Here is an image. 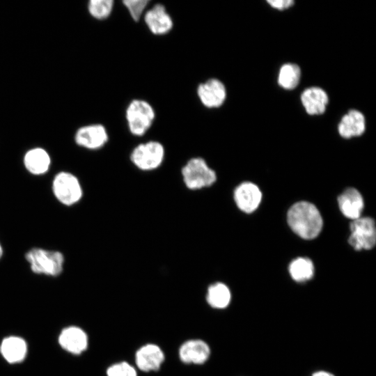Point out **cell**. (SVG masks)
<instances>
[{
    "label": "cell",
    "instance_id": "obj_2",
    "mask_svg": "<svg viewBox=\"0 0 376 376\" xmlns=\"http://www.w3.org/2000/svg\"><path fill=\"white\" fill-rule=\"evenodd\" d=\"M23 257L33 276L56 279L65 274L66 257L61 250L35 246L28 249Z\"/></svg>",
    "mask_w": 376,
    "mask_h": 376
},
{
    "label": "cell",
    "instance_id": "obj_16",
    "mask_svg": "<svg viewBox=\"0 0 376 376\" xmlns=\"http://www.w3.org/2000/svg\"><path fill=\"white\" fill-rule=\"evenodd\" d=\"M210 355L209 345L204 340L199 339L187 340L179 350V357L185 363H204L207 361Z\"/></svg>",
    "mask_w": 376,
    "mask_h": 376
},
{
    "label": "cell",
    "instance_id": "obj_4",
    "mask_svg": "<svg viewBox=\"0 0 376 376\" xmlns=\"http://www.w3.org/2000/svg\"><path fill=\"white\" fill-rule=\"evenodd\" d=\"M180 174L184 186L190 191L209 188L217 180L215 171L200 156L189 158L182 166Z\"/></svg>",
    "mask_w": 376,
    "mask_h": 376
},
{
    "label": "cell",
    "instance_id": "obj_10",
    "mask_svg": "<svg viewBox=\"0 0 376 376\" xmlns=\"http://www.w3.org/2000/svg\"><path fill=\"white\" fill-rule=\"evenodd\" d=\"M57 340L58 345L63 350L74 356L81 354L88 346L86 332L77 325L63 327L60 331Z\"/></svg>",
    "mask_w": 376,
    "mask_h": 376
},
{
    "label": "cell",
    "instance_id": "obj_18",
    "mask_svg": "<svg viewBox=\"0 0 376 376\" xmlns=\"http://www.w3.org/2000/svg\"><path fill=\"white\" fill-rule=\"evenodd\" d=\"M366 130V120L363 113L357 110H350L344 115L338 125L339 134L345 139L361 135Z\"/></svg>",
    "mask_w": 376,
    "mask_h": 376
},
{
    "label": "cell",
    "instance_id": "obj_25",
    "mask_svg": "<svg viewBox=\"0 0 376 376\" xmlns=\"http://www.w3.org/2000/svg\"><path fill=\"white\" fill-rule=\"evenodd\" d=\"M106 374L107 376H137L135 368L125 361L110 366Z\"/></svg>",
    "mask_w": 376,
    "mask_h": 376
},
{
    "label": "cell",
    "instance_id": "obj_14",
    "mask_svg": "<svg viewBox=\"0 0 376 376\" xmlns=\"http://www.w3.org/2000/svg\"><path fill=\"white\" fill-rule=\"evenodd\" d=\"M233 197L240 210L246 213H251L259 206L262 194L257 185L252 182H245L235 188Z\"/></svg>",
    "mask_w": 376,
    "mask_h": 376
},
{
    "label": "cell",
    "instance_id": "obj_17",
    "mask_svg": "<svg viewBox=\"0 0 376 376\" xmlns=\"http://www.w3.org/2000/svg\"><path fill=\"white\" fill-rule=\"evenodd\" d=\"M341 212L347 218L352 220L361 217L364 203L361 194L354 188L345 189L338 198Z\"/></svg>",
    "mask_w": 376,
    "mask_h": 376
},
{
    "label": "cell",
    "instance_id": "obj_23",
    "mask_svg": "<svg viewBox=\"0 0 376 376\" xmlns=\"http://www.w3.org/2000/svg\"><path fill=\"white\" fill-rule=\"evenodd\" d=\"M113 8V0H90L87 3L88 13L97 20H104L109 18Z\"/></svg>",
    "mask_w": 376,
    "mask_h": 376
},
{
    "label": "cell",
    "instance_id": "obj_26",
    "mask_svg": "<svg viewBox=\"0 0 376 376\" xmlns=\"http://www.w3.org/2000/svg\"><path fill=\"white\" fill-rule=\"evenodd\" d=\"M272 8L282 10L292 6L294 1L292 0H268L267 1Z\"/></svg>",
    "mask_w": 376,
    "mask_h": 376
},
{
    "label": "cell",
    "instance_id": "obj_7",
    "mask_svg": "<svg viewBox=\"0 0 376 376\" xmlns=\"http://www.w3.org/2000/svg\"><path fill=\"white\" fill-rule=\"evenodd\" d=\"M21 166L29 176L42 179L48 177L54 170V159L45 147L36 146L26 149L20 158Z\"/></svg>",
    "mask_w": 376,
    "mask_h": 376
},
{
    "label": "cell",
    "instance_id": "obj_8",
    "mask_svg": "<svg viewBox=\"0 0 376 376\" xmlns=\"http://www.w3.org/2000/svg\"><path fill=\"white\" fill-rule=\"evenodd\" d=\"M109 136L105 126L93 123L79 127L74 135L75 145L88 151L102 149L109 142Z\"/></svg>",
    "mask_w": 376,
    "mask_h": 376
},
{
    "label": "cell",
    "instance_id": "obj_21",
    "mask_svg": "<svg viewBox=\"0 0 376 376\" xmlns=\"http://www.w3.org/2000/svg\"><path fill=\"white\" fill-rule=\"evenodd\" d=\"M291 278L298 283L311 279L315 273L313 262L307 258H297L292 260L288 267Z\"/></svg>",
    "mask_w": 376,
    "mask_h": 376
},
{
    "label": "cell",
    "instance_id": "obj_27",
    "mask_svg": "<svg viewBox=\"0 0 376 376\" xmlns=\"http://www.w3.org/2000/svg\"><path fill=\"white\" fill-rule=\"evenodd\" d=\"M311 376H336L331 372L325 370H319L313 372Z\"/></svg>",
    "mask_w": 376,
    "mask_h": 376
},
{
    "label": "cell",
    "instance_id": "obj_28",
    "mask_svg": "<svg viewBox=\"0 0 376 376\" xmlns=\"http://www.w3.org/2000/svg\"><path fill=\"white\" fill-rule=\"evenodd\" d=\"M6 255V250L4 245L0 240V263L3 260Z\"/></svg>",
    "mask_w": 376,
    "mask_h": 376
},
{
    "label": "cell",
    "instance_id": "obj_3",
    "mask_svg": "<svg viewBox=\"0 0 376 376\" xmlns=\"http://www.w3.org/2000/svg\"><path fill=\"white\" fill-rule=\"evenodd\" d=\"M288 222L297 235L306 240L316 237L323 225L319 210L307 201L296 203L289 209Z\"/></svg>",
    "mask_w": 376,
    "mask_h": 376
},
{
    "label": "cell",
    "instance_id": "obj_6",
    "mask_svg": "<svg viewBox=\"0 0 376 376\" xmlns=\"http://www.w3.org/2000/svg\"><path fill=\"white\" fill-rule=\"evenodd\" d=\"M165 156L164 145L159 141L150 140L134 146L130 152V160L138 170L151 172L162 165Z\"/></svg>",
    "mask_w": 376,
    "mask_h": 376
},
{
    "label": "cell",
    "instance_id": "obj_22",
    "mask_svg": "<svg viewBox=\"0 0 376 376\" xmlns=\"http://www.w3.org/2000/svg\"><path fill=\"white\" fill-rule=\"evenodd\" d=\"M300 77L301 70L297 65L286 63L280 68L278 83L284 89H294L298 85Z\"/></svg>",
    "mask_w": 376,
    "mask_h": 376
},
{
    "label": "cell",
    "instance_id": "obj_19",
    "mask_svg": "<svg viewBox=\"0 0 376 376\" xmlns=\"http://www.w3.org/2000/svg\"><path fill=\"white\" fill-rule=\"evenodd\" d=\"M329 101L327 93L319 87L306 88L301 95V102L310 115L323 113Z\"/></svg>",
    "mask_w": 376,
    "mask_h": 376
},
{
    "label": "cell",
    "instance_id": "obj_24",
    "mask_svg": "<svg viewBox=\"0 0 376 376\" xmlns=\"http://www.w3.org/2000/svg\"><path fill=\"white\" fill-rule=\"evenodd\" d=\"M132 19L138 22L149 7V0H124L122 1Z\"/></svg>",
    "mask_w": 376,
    "mask_h": 376
},
{
    "label": "cell",
    "instance_id": "obj_20",
    "mask_svg": "<svg viewBox=\"0 0 376 376\" xmlns=\"http://www.w3.org/2000/svg\"><path fill=\"white\" fill-rule=\"evenodd\" d=\"M232 294L228 286L222 282H215L209 285L206 293V301L212 308L224 309L231 301Z\"/></svg>",
    "mask_w": 376,
    "mask_h": 376
},
{
    "label": "cell",
    "instance_id": "obj_12",
    "mask_svg": "<svg viewBox=\"0 0 376 376\" xmlns=\"http://www.w3.org/2000/svg\"><path fill=\"white\" fill-rule=\"evenodd\" d=\"M142 19L148 30L155 36L166 35L173 27L172 17L161 3L148 7Z\"/></svg>",
    "mask_w": 376,
    "mask_h": 376
},
{
    "label": "cell",
    "instance_id": "obj_11",
    "mask_svg": "<svg viewBox=\"0 0 376 376\" xmlns=\"http://www.w3.org/2000/svg\"><path fill=\"white\" fill-rule=\"evenodd\" d=\"M196 95L203 106L207 109H216L224 104L227 92L221 81L210 78L198 85Z\"/></svg>",
    "mask_w": 376,
    "mask_h": 376
},
{
    "label": "cell",
    "instance_id": "obj_15",
    "mask_svg": "<svg viewBox=\"0 0 376 376\" xmlns=\"http://www.w3.org/2000/svg\"><path fill=\"white\" fill-rule=\"evenodd\" d=\"M164 360L162 349L155 344H146L136 352L135 361L139 369L143 372L159 370Z\"/></svg>",
    "mask_w": 376,
    "mask_h": 376
},
{
    "label": "cell",
    "instance_id": "obj_9",
    "mask_svg": "<svg viewBox=\"0 0 376 376\" xmlns=\"http://www.w3.org/2000/svg\"><path fill=\"white\" fill-rule=\"evenodd\" d=\"M351 235L348 242L357 251L370 249L376 242L375 221L368 217H359L350 224Z\"/></svg>",
    "mask_w": 376,
    "mask_h": 376
},
{
    "label": "cell",
    "instance_id": "obj_5",
    "mask_svg": "<svg viewBox=\"0 0 376 376\" xmlns=\"http://www.w3.org/2000/svg\"><path fill=\"white\" fill-rule=\"evenodd\" d=\"M155 111L148 101L136 98L125 109V120L129 132L135 136H143L152 126Z\"/></svg>",
    "mask_w": 376,
    "mask_h": 376
},
{
    "label": "cell",
    "instance_id": "obj_13",
    "mask_svg": "<svg viewBox=\"0 0 376 376\" xmlns=\"http://www.w3.org/2000/svg\"><path fill=\"white\" fill-rule=\"evenodd\" d=\"M29 352L26 340L17 335H9L0 342V354L8 363L19 364L25 361Z\"/></svg>",
    "mask_w": 376,
    "mask_h": 376
},
{
    "label": "cell",
    "instance_id": "obj_1",
    "mask_svg": "<svg viewBox=\"0 0 376 376\" xmlns=\"http://www.w3.org/2000/svg\"><path fill=\"white\" fill-rule=\"evenodd\" d=\"M50 194L61 207L72 209L85 198L86 190L80 177L72 171L58 169L49 175Z\"/></svg>",
    "mask_w": 376,
    "mask_h": 376
}]
</instances>
